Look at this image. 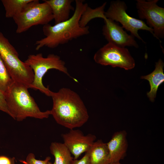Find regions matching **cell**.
I'll use <instances>...</instances> for the list:
<instances>
[{
    "mask_svg": "<svg viewBox=\"0 0 164 164\" xmlns=\"http://www.w3.org/2000/svg\"><path fill=\"white\" fill-rule=\"evenodd\" d=\"M53 105L50 110L58 124L70 129L82 126L88 121V111L80 96L70 89L63 87L51 91Z\"/></svg>",
    "mask_w": 164,
    "mask_h": 164,
    "instance_id": "cell-1",
    "label": "cell"
},
{
    "mask_svg": "<svg viewBox=\"0 0 164 164\" xmlns=\"http://www.w3.org/2000/svg\"><path fill=\"white\" fill-rule=\"evenodd\" d=\"M75 2L74 12L68 19L54 25L48 24L43 26V31L46 37L36 41V50L44 46L54 48L89 33L88 26L82 27L80 24L81 16L88 5L82 0Z\"/></svg>",
    "mask_w": 164,
    "mask_h": 164,
    "instance_id": "cell-2",
    "label": "cell"
},
{
    "mask_svg": "<svg viewBox=\"0 0 164 164\" xmlns=\"http://www.w3.org/2000/svg\"><path fill=\"white\" fill-rule=\"evenodd\" d=\"M25 85L14 82L4 93L9 115L13 119L22 121L28 117L47 118L50 110L41 111Z\"/></svg>",
    "mask_w": 164,
    "mask_h": 164,
    "instance_id": "cell-3",
    "label": "cell"
},
{
    "mask_svg": "<svg viewBox=\"0 0 164 164\" xmlns=\"http://www.w3.org/2000/svg\"><path fill=\"white\" fill-rule=\"evenodd\" d=\"M0 56L13 81L29 88L34 77L32 68L19 58V53L0 32Z\"/></svg>",
    "mask_w": 164,
    "mask_h": 164,
    "instance_id": "cell-4",
    "label": "cell"
},
{
    "mask_svg": "<svg viewBox=\"0 0 164 164\" xmlns=\"http://www.w3.org/2000/svg\"><path fill=\"white\" fill-rule=\"evenodd\" d=\"M25 62L32 68L34 74L33 80L29 88L38 90L47 96L50 97L51 91L43 85L42 80L48 70L56 69L70 76L65 62L60 56L54 54H50L46 57H43L41 53L30 54Z\"/></svg>",
    "mask_w": 164,
    "mask_h": 164,
    "instance_id": "cell-5",
    "label": "cell"
},
{
    "mask_svg": "<svg viewBox=\"0 0 164 164\" xmlns=\"http://www.w3.org/2000/svg\"><path fill=\"white\" fill-rule=\"evenodd\" d=\"M13 19L17 25L16 32L20 34L33 26L48 24L53 19V17L51 9L46 2L40 3L38 0H32Z\"/></svg>",
    "mask_w": 164,
    "mask_h": 164,
    "instance_id": "cell-6",
    "label": "cell"
},
{
    "mask_svg": "<svg viewBox=\"0 0 164 164\" xmlns=\"http://www.w3.org/2000/svg\"><path fill=\"white\" fill-rule=\"evenodd\" d=\"M96 63L104 66L119 67L125 70L134 68L135 61L128 50L108 42L95 53Z\"/></svg>",
    "mask_w": 164,
    "mask_h": 164,
    "instance_id": "cell-7",
    "label": "cell"
},
{
    "mask_svg": "<svg viewBox=\"0 0 164 164\" xmlns=\"http://www.w3.org/2000/svg\"><path fill=\"white\" fill-rule=\"evenodd\" d=\"M127 6L124 2L117 0L111 2L109 8L104 15L107 18L121 24L122 27L130 32L131 35L144 42L139 36V30L149 32L154 36L152 29L148 26L143 20L136 19L128 15L126 12Z\"/></svg>",
    "mask_w": 164,
    "mask_h": 164,
    "instance_id": "cell-8",
    "label": "cell"
},
{
    "mask_svg": "<svg viewBox=\"0 0 164 164\" xmlns=\"http://www.w3.org/2000/svg\"><path fill=\"white\" fill-rule=\"evenodd\" d=\"M136 7L141 19H145L147 25L152 29L154 37L160 40L164 37V8L159 6L158 0H137Z\"/></svg>",
    "mask_w": 164,
    "mask_h": 164,
    "instance_id": "cell-9",
    "label": "cell"
},
{
    "mask_svg": "<svg viewBox=\"0 0 164 164\" xmlns=\"http://www.w3.org/2000/svg\"><path fill=\"white\" fill-rule=\"evenodd\" d=\"M63 143L74 157L77 159L83 153L87 152L95 141L96 136L91 134L84 135L79 129H70L62 134Z\"/></svg>",
    "mask_w": 164,
    "mask_h": 164,
    "instance_id": "cell-10",
    "label": "cell"
},
{
    "mask_svg": "<svg viewBox=\"0 0 164 164\" xmlns=\"http://www.w3.org/2000/svg\"><path fill=\"white\" fill-rule=\"evenodd\" d=\"M102 19L105 23L102 28V33L108 42L121 47L129 46L138 48L134 37L127 33L122 27L105 16Z\"/></svg>",
    "mask_w": 164,
    "mask_h": 164,
    "instance_id": "cell-11",
    "label": "cell"
},
{
    "mask_svg": "<svg viewBox=\"0 0 164 164\" xmlns=\"http://www.w3.org/2000/svg\"><path fill=\"white\" fill-rule=\"evenodd\" d=\"M127 134L125 130L116 132L107 143L109 154L110 164L119 162L126 156L128 145Z\"/></svg>",
    "mask_w": 164,
    "mask_h": 164,
    "instance_id": "cell-12",
    "label": "cell"
},
{
    "mask_svg": "<svg viewBox=\"0 0 164 164\" xmlns=\"http://www.w3.org/2000/svg\"><path fill=\"white\" fill-rule=\"evenodd\" d=\"M50 6L52 12L55 24L66 21L70 18L71 10L74 8L72 5V0H44Z\"/></svg>",
    "mask_w": 164,
    "mask_h": 164,
    "instance_id": "cell-13",
    "label": "cell"
},
{
    "mask_svg": "<svg viewBox=\"0 0 164 164\" xmlns=\"http://www.w3.org/2000/svg\"><path fill=\"white\" fill-rule=\"evenodd\" d=\"M164 66L162 61L159 59L155 63V69L152 73L141 77V79L147 80L149 82L150 90L147 93V95L152 102L154 101L159 86L164 81Z\"/></svg>",
    "mask_w": 164,
    "mask_h": 164,
    "instance_id": "cell-14",
    "label": "cell"
},
{
    "mask_svg": "<svg viewBox=\"0 0 164 164\" xmlns=\"http://www.w3.org/2000/svg\"><path fill=\"white\" fill-rule=\"evenodd\" d=\"M91 164H110V157L107 143L101 140L95 141L87 152Z\"/></svg>",
    "mask_w": 164,
    "mask_h": 164,
    "instance_id": "cell-15",
    "label": "cell"
},
{
    "mask_svg": "<svg viewBox=\"0 0 164 164\" xmlns=\"http://www.w3.org/2000/svg\"><path fill=\"white\" fill-rule=\"evenodd\" d=\"M50 149L54 158L53 164H71L73 160L71 154L63 143L52 142Z\"/></svg>",
    "mask_w": 164,
    "mask_h": 164,
    "instance_id": "cell-16",
    "label": "cell"
},
{
    "mask_svg": "<svg viewBox=\"0 0 164 164\" xmlns=\"http://www.w3.org/2000/svg\"><path fill=\"white\" fill-rule=\"evenodd\" d=\"M32 0H2L5 10V16L13 18L19 14Z\"/></svg>",
    "mask_w": 164,
    "mask_h": 164,
    "instance_id": "cell-17",
    "label": "cell"
},
{
    "mask_svg": "<svg viewBox=\"0 0 164 164\" xmlns=\"http://www.w3.org/2000/svg\"><path fill=\"white\" fill-rule=\"evenodd\" d=\"M107 4L105 2L100 6L93 9L88 6L83 13L80 21L82 27H85L92 19L96 18H102L104 15V9Z\"/></svg>",
    "mask_w": 164,
    "mask_h": 164,
    "instance_id": "cell-18",
    "label": "cell"
},
{
    "mask_svg": "<svg viewBox=\"0 0 164 164\" xmlns=\"http://www.w3.org/2000/svg\"><path fill=\"white\" fill-rule=\"evenodd\" d=\"M13 82L0 56V91L4 94Z\"/></svg>",
    "mask_w": 164,
    "mask_h": 164,
    "instance_id": "cell-19",
    "label": "cell"
},
{
    "mask_svg": "<svg viewBox=\"0 0 164 164\" xmlns=\"http://www.w3.org/2000/svg\"><path fill=\"white\" fill-rule=\"evenodd\" d=\"M51 159L50 156L47 157L44 160L36 159L34 154L32 153H29L27 155L25 164H48V162Z\"/></svg>",
    "mask_w": 164,
    "mask_h": 164,
    "instance_id": "cell-20",
    "label": "cell"
},
{
    "mask_svg": "<svg viewBox=\"0 0 164 164\" xmlns=\"http://www.w3.org/2000/svg\"><path fill=\"white\" fill-rule=\"evenodd\" d=\"M0 111L8 115L9 113L7 107L4 94L0 91Z\"/></svg>",
    "mask_w": 164,
    "mask_h": 164,
    "instance_id": "cell-21",
    "label": "cell"
},
{
    "mask_svg": "<svg viewBox=\"0 0 164 164\" xmlns=\"http://www.w3.org/2000/svg\"><path fill=\"white\" fill-rule=\"evenodd\" d=\"M71 164H91L88 154L87 152L80 159L73 160Z\"/></svg>",
    "mask_w": 164,
    "mask_h": 164,
    "instance_id": "cell-22",
    "label": "cell"
},
{
    "mask_svg": "<svg viewBox=\"0 0 164 164\" xmlns=\"http://www.w3.org/2000/svg\"><path fill=\"white\" fill-rule=\"evenodd\" d=\"M12 164V159H10L5 156H0V164Z\"/></svg>",
    "mask_w": 164,
    "mask_h": 164,
    "instance_id": "cell-23",
    "label": "cell"
},
{
    "mask_svg": "<svg viewBox=\"0 0 164 164\" xmlns=\"http://www.w3.org/2000/svg\"><path fill=\"white\" fill-rule=\"evenodd\" d=\"M110 164H122L120 162H119L112 163H110Z\"/></svg>",
    "mask_w": 164,
    "mask_h": 164,
    "instance_id": "cell-24",
    "label": "cell"
},
{
    "mask_svg": "<svg viewBox=\"0 0 164 164\" xmlns=\"http://www.w3.org/2000/svg\"><path fill=\"white\" fill-rule=\"evenodd\" d=\"M15 159L14 158H12V164H15Z\"/></svg>",
    "mask_w": 164,
    "mask_h": 164,
    "instance_id": "cell-25",
    "label": "cell"
},
{
    "mask_svg": "<svg viewBox=\"0 0 164 164\" xmlns=\"http://www.w3.org/2000/svg\"><path fill=\"white\" fill-rule=\"evenodd\" d=\"M48 164H53L51 162L49 161L48 163Z\"/></svg>",
    "mask_w": 164,
    "mask_h": 164,
    "instance_id": "cell-26",
    "label": "cell"
}]
</instances>
